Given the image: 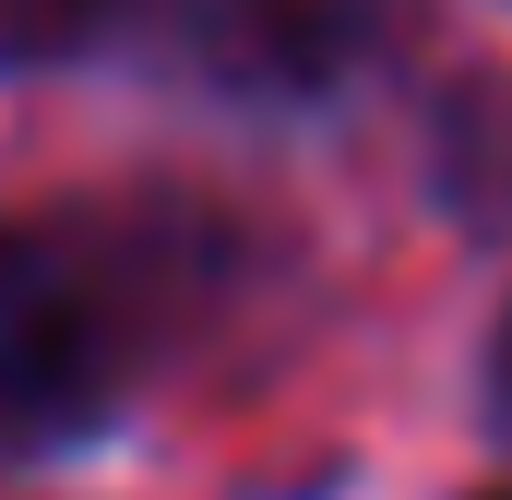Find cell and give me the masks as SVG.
Segmentation results:
<instances>
[{"label":"cell","mask_w":512,"mask_h":500,"mask_svg":"<svg viewBox=\"0 0 512 500\" xmlns=\"http://www.w3.org/2000/svg\"><path fill=\"white\" fill-rule=\"evenodd\" d=\"M108 24V0H0V60H60Z\"/></svg>","instance_id":"cell-3"},{"label":"cell","mask_w":512,"mask_h":500,"mask_svg":"<svg viewBox=\"0 0 512 500\" xmlns=\"http://www.w3.org/2000/svg\"><path fill=\"white\" fill-rule=\"evenodd\" d=\"M501 381H512V334H501Z\"/></svg>","instance_id":"cell-4"},{"label":"cell","mask_w":512,"mask_h":500,"mask_svg":"<svg viewBox=\"0 0 512 500\" xmlns=\"http://www.w3.org/2000/svg\"><path fill=\"white\" fill-rule=\"evenodd\" d=\"M143 262L96 227H12L0 239V453L84 429L131 370Z\"/></svg>","instance_id":"cell-1"},{"label":"cell","mask_w":512,"mask_h":500,"mask_svg":"<svg viewBox=\"0 0 512 500\" xmlns=\"http://www.w3.org/2000/svg\"><path fill=\"white\" fill-rule=\"evenodd\" d=\"M382 12L393 0H179L191 60L215 84H251V96H310V84L358 72Z\"/></svg>","instance_id":"cell-2"},{"label":"cell","mask_w":512,"mask_h":500,"mask_svg":"<svg viewBox=\"0 0 512 500\" xmlns=\"http://www.w3.org/2000/svg\"><path fill=\"white\" fill-rule=\"evenodd\" d=\"M489 500H512V489H489Z\"/></svg>","instance_id":"cell-5"}]
</instances>
